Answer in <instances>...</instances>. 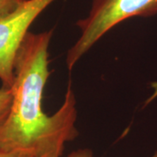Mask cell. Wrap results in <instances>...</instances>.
<instances>
[{
	"label": "cell",
	"mask_w": 157,
	"mask_h": 157,
	"mask_svg": "<svg viewBox=\"0 0 157 157\" xmlns=\"http://www.w3.org/2000/svg\"><path fill=\"white\" fill-rule=\"evenodd\" d=\"M52 31L29 32L17 53L10 110L0 123V149L28 150L35 157H61L65 145L78 135L76 101L69 84L65 100L52 115L42 108L49 78L48 47Z\"/></svg>",
	"instance_id": "obj_1"
},
{
	"label": "cell",
	"mask_w": 157,
	"mask_h": 157,
	"mask_svg": "<svg viewBox=\"0 0 157 157\" xmlns=\"http://www.w3.org/2000/svg\"><path fill=\"white\" fill-rule=\"evenodd\" d=\"M157 14V0H93L88 15L77 22L80 35L68 50L67 66L72 70L80 58L118 24L133 17Z\"/></svg>",
	"instance_id": "obj_2"
},
{
	"label": "cell",
	"mask_w": 157,
	"mask_h": 157,
	"mask_svg": "<svg viewBox=\"0 0 157 157\" xmlns=\"http://www.w3.org/2000/svg\"><path fill=\"white\" fill-rule=\"evenodd\" d=\"M55 0H26L0 20V80L11 88L14 81L17 53L35 19Z\"/></svg>",
	"instance_id": "obj_3"
},
{
	"label": "cell",
	"mask_w": 157,
	"mask_h": 157,
	"mask_svg": "<svg viewBox=\"0 0 157 157\" xmlns=\"http://www.w3.org/2000/svg\"><path fill=\"white\" fill-rule=\"evenodd\" d=\"M12 100V92L11 88L2 86L0 88V123L5 120L10 110Z\"/></svg>",
	"instance_id": "obj_4"
},
{
	"label": "cell",
	"mask_w": 157,
	"mask_h": 157,
	"mask_svg": "<svg viewBox=\"0 0 157 157\" xmlns=\"http://www.w3.org/2000/svg\"><path fill=\"white\" fill-rule=\"evenodd\" d=\"M26 0H0V20L16 11Z\"/></svg>",
	"instance_id": "obj_5"
},
{
	"label": "cell",
	"mask_w": 157,
	"mask_h": 157,
	"mask_svg": "<svg viewBox=\"0 0 157 157\" xmlns=\"http://www.w3.org/2000/svg\"><path fill=\"white\" fill-rule=\"evenodd\" d=\"M0 157H35L31 151L28 150H13L4 151L0 149Z\"/></svg>",
	"instance_id": "obj_6"
},
{
	"label": "cell",
	"mask_w": 157,
	"mask_h": 157,
	"mask_svg": "<svg viewBox=\"0 0 157 157\" xmlns=\"http://www.w3.org/2000/svg\"><path fill=\"white\" fill-rule=\"evenodd\" d=\"M67 157H94V155L90 148H79L69 154Z\"/></svg>",
	"instance_id": "obj_7"
},
{
	"label": "cell",
	"mask_w": 157,
	"mask_h": 157,
	"mask_svg": "<svg viewBox=\"0 0 157 157\" xmlns=\"http://www.w3.org/2000/svg\"><path fill=\"white\" fill-rule=\"evenodd\" d=\"M152 87L154 88V94H153L151 95V97H150V98H149V99L147 101V102H146L147 104V103H149L150 101H153L154 99H155V98L157 97V82L153 83V84H152Z\"/></svg>",
	"instance_id": "obj_8"
},
{
	"label": "cell",
	"mask_w": 157,
	"mask_h": 157,
	"mask_svg": "<svg viewBox=\"0 0 157 157\" xmlns=\"http://www.w3.org/2000/svg\"><path fill=\"white\" fill-rule=\"evenodd\" d=\"M152 157H157V152L156 153H155V155H153V156Z\"/></svg>",
	"instance_id": "obj_9"
}]
</instances>
